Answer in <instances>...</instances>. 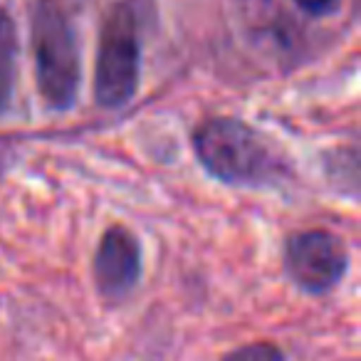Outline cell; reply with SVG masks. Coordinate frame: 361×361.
Returning a JSON list of instances; mask_svg holds the SVG:
<instances>
[{"label":"cell","instance_id":"1","mask_svg":"<svg viewBox=\"0 0 361 361\" xmlns=\"http://www.w3.org/2000/svg\"><path fill=\"white\" fill-rule=\"evenodd\" d=\"M193 151L208 176L235 188L277 186L290 176L280 144L235 116H211L193 131Z\"/></svg>","mask_w":361,"mask_h":361},{"label":"cell","instance_id":"2","mask_svg":"<svg viewBox=\"0 0 361 361\" xmlns=\"http://www.w3.org/2000/svg\"><path fill=\"white\" fill-rule=\"evenodd\" d=\"M30 35L40 97L50 109H70L80 94L82 62L77 35L60 3L35 0L30 16Z\"/></svg>","mask_w":361,"mask_h":361},{"label":"cell","instance_id":"3","mask_svg":"<svg viewBox=\"0 0 361 361\" xmlns=\"http://www.w3.org/2000/svg\"><path fill=\"white\" fill-rule=\"evenodd\" d=\"M141 77V37L136 16L119 3L106 13L99 32L94 67V99L104 109H119L134 99Z\"/></svg>","mask_w":361,"mask_h":361},{"label":"cell","instance_id":"4","mask_svg":"<svg viewBox=\"0 0 361 361\" xmlns=\"http://www.w3.org/2000/svg\"><path fill=\"white\" fill-rule=\"evenodd\" d=\"M287 277L307 295H326L349 272V247L329 231H300L285 243Z\"/></svg>","mask_w":361,"mask_h":361},{"label":"cell","instance_id":"5","mask_svg":"<svg viewBox=\"0 0 361 361\" xmlns=\"http://www.w3.org/2000/svg\"><path fill=\"white\" fill-rule=\"evenodd\" d=\"M94 285L109 302H119L136 290L141 280L139 238L124 226H111L102 233L92 262Z\"/></svg>","mask_w":361,"mask_h":361},{"label":"cell","instance_id":"6","mask_svg":"<svg viewBox=\"0 0 361 361\" xmlns=\"http://www.w3.org/2000/svg\"><path fill=\"white\" fill-rule=\"evenodd\" d=\"M18 65V30L11 13L0 8V116L8 109L16 85Z\"/></svg>","mask_w":361,"mask_h":361},{"label":"cell","instance_id":"7","mask_svg":"<svg viewBox=\"0 0 361 361\" xmlns=\"http://www.w3.org/2000/svg\"><path fill=\"white\" fill-rule=\"evenodd\" d=\"M221 361H285V354L272 341H255V344H245L231 351Z\"/></svg>","mask_w":361,"mask_h":361},{"label":"cell","instance_id":"8","mask_svg":"<svg viewBox=\"0 0 361 361\" xmlns=\"http://www.w3.org/2000/svg\"><path fill=\"white\" fill-rule=\"evenodd\" d=\"M297 8L305 11L307 16H314V18H322L326 13H331L336 8V0H295Z\"/></svg>","mask_w":361,"mask_h":361}]
</instances>
